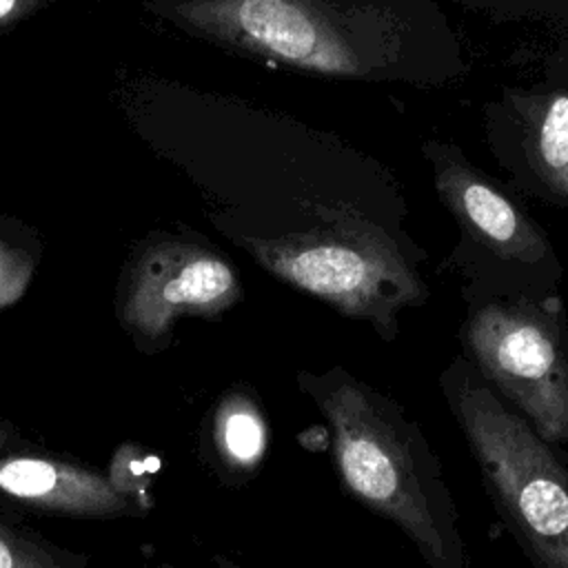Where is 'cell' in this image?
<instances>
[{"label":"cell","instance_id":"obj_9","mask_svg":"<svg viewBox=\"0 0 568 568\" xmlns=\"http://www.w3.org/2000/svg\"><path fill=\"white\" fill-rule=\"evenodd\" d=\"M268 444V426L257 399L246 390L226 393L206 426L213 468L224 481H246L260 468Z\"/></svg>","mask_w":568,"mask_h":568},{"label":"cell","instance_id":"obj_14","mask_svg":"<svg viewBox=\"0 0 568 568\" xmlns=\"http://www.w3.org/2000/svg\"><path fill=\"white\" fill-rule=\"evenodd\" d=\"M7 442H9V433H7L4 426H0V448L7 446Z\"/></svg>","mask_w":568,"mask_h":568},{"label":"cell","instance_id":"obj_3","mask_svg":"<svg viewBox=\"0 0 568 568\" xmlns=\"http://www.w3.org/2000/svg\"><path fill=\"white\" fill-rule=\"evenodd\" d=\"M255 253L277 277L344 315L368 320L386 339L397 331V311L422 293L395 246L362 222H335L260 242Z\"/></svg>","mask_w":568,"mask_h":568},{"label":"cell","instance_id":"obj_2","mask_svg":"<svg viewBox=\"0 0 568 568\" xmlns=\"http://www.w3.org/2000/svg\"><path fill=\"white\" fill-rule=\"evenodd\" d=\"M488 501L532 568H568V464L470 366L455 357L439 377Z\"/></svg>","mask_w":568,"mask_h":568},{"label":"cell","instance_id":"obj_13","mask_svg":"<svg viewBox=\"0 0 568 568\" xmlns=\"http://www.w3.org/2000/svg\"><path fill=\"white\" fill-rule=\"evenodd\" d=\"M13 2H16V0H0V18H2V16H7V13L11 11Z\"/></svg>","mask_w":568,"mask_h":568},{"label":"cell","instance_id":"obj_5","mask_svg":"<svg viewBox=\"0 0 568 568\" xmlns=\"http://www.w3.org/2000/svg\"><path fill=\"white\" fill-rule=\"evenodd\" d=\"M184 11L217 38L277 62L324 75L364 71L353 42L304 0H195Z\"/></svg>","mask_w":568,"mask_h":568},{"label":"cell","instance_id":"obj_4","mask_svg":"<svg viewBox=\"0 0 568 568\" xmlns=\"http://www.w3.org/2000/svg\"><path fill=\"white\" fill-rule=\"evenodd\" d=\"M466 359L548 444L568 448V335L530 302H486L464 326Z\"/></svg>","mask_w":568,"mask_h":568},{"label":"cell","instance_id":"obj_11","mask_svg":"<svg viewBox=\"0 0 568 568\" xmlns=\"http://www.w3.org/2000/svg\"><path fill=\"white\" fill-rule=\"evenodd\" d=\"M0 568H89V557L0 524Z\"/></svg>","mask_w":568,"mask_h":568},{"label":"cell","instance_id":"obj_6","mask_svg":"<svg viewBox=\"0 0 568 568\" xmlns=\"http://www.w3.org/2000/svg\"><path fill=\"white\" fill-rule=\"evenodd\" d=\"M0 497L24 513L75 519L138 517L140 499L122 490L111 475L78 462L47 455H2Z\"/></svg>","mask_w":568,"mask_h":568},{"label":"cell","instance_id":"obj_12","mask_svg":"<svg viewBox=\"0 0 568 568\" xmlns=\"http://www.w3.org/2000/svg\"><path fill=\"white\" fill-rule=\"evenodd\" d=\"M149 568H175V566H171V564H166V561H160V564L149 566ZM213 568H242V566H240L237 561H233L231 557L217 552V555H213Z\"/></svg>","mask_w":568,"mask_h":568},{"label":"cell","instance_id":"obj_15","mask_svg":"<svg viewBox=\"0 0 568 568\" xmlns=\"http://www.w3.org/2000/svg\"><path fill=\"white\" fill-rule=\"evenodd\" d=\"M271 568H286V566H271Z\"/></svg>","mask_w":568,"mask_h":568},{"label":"cell","instance_id":"obj_1","mask_svg":"<svg viewBox=\"0 0 568 568\" xmlns=\"http://www.w3.org/2000/svg\"><path fill=\"white\" fill-rule=\"evenodd\" d=\"M297 388L326 424L342 490L404 532L428 568H468L442 462L404 406L339 366L302 371Z\"/></svg>","mask_w":568,"mask_h":568},{"label":"cell","instance_id":"obj_7","mask_svg":"<svg viewBox=\"0 0 568 568\" xmlns=\"http://www.w3.org/2000/svg\"><path fill=\"white\" fill-rule=\"evenodd\" d=\"M237 295V277L222 257L180 248L151 264L126 306V322L138 333L155 339L169 331L178 315L220 313Z\"/></svg>","mask_w":568,"mask_h":568},{"label":"cell","instance_id":"obj_10","mask_svg":"<svg viewBox=\"0 0 568 568\" xmlns=\"http://www.w3.org/2000/svg\"><path fill=\"white\" fill-rule=\"evenodd\" d=\"M528 155L539 178L557 195L568 197V93L544 98L528 126Z\"/></svg>","mask_w":568,"mask_h":568},{"label":"cell","instance_id":"obj_8","mask_svg":"<svg viewBox=\"0 0 568 568\" xmlns=\"http://www.w3.org/2000/svg\"><path fill=\"white\" fill-rule=\"evenodd\" d=\"M437 189L473 237L501 257L539 260L546 240L539 229L490 182L462 162H446L437 173Z\"/></svg>","mask_w":568,"mask_h":568}]
</instances>
